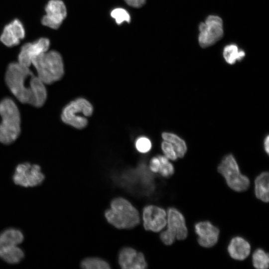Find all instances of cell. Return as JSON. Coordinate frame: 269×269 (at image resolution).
<instances>
[{"mask_svg":"<svg viewBox=\"0 0 269 269\" xmlns=\"http://www.w3.org/2000/svg\"><path fill=\"white\" fill-rule=\"evenodd\" d=\"M5 78L10 91L20 102L37 107L45 103L47 97L45 84L29 67L18 62L11 63Z\"/></svg>","mask_w":269,"mask_h":269,"instance_id":"6da1fadb","label":"cell"},{"mask_svg":"<svg viewBox=\"0 0 269 269\" xmlns=\"http://www.w3.org/2000/svg\"><path fill=\"white\" fill-rule=\"evenodd\" d=\"M105 215L109 223L120 229L133 228L140 222L137 210L129 201L122 197L112 201L111 208L106 211Z\"/></svg>","mask_w":269,"mask_h":269,"instance_id":"7a4b0ae2","label":"cell"},{"mask_svg":"<svg viewBox=\"0 0 269 269\" xmlns=\"http://www.w3.org/2000/svg\"><path fill=\"white\" fill-rule=\"evenodd\" d=\"M37 76L44 84H49L60 80L64 72L60 54L55 50L47 51L33 59L31 62Z\"/></svg>","mask_w":269,"mask_h":269,"instance_id":"3957f363","label":"cell"},{"mask_svg":"<svg viewBox=\"0 0 269 269\" xmlns=\"http://www.w3.org/2000/svg\"><path fill=\"white\" fill-rule=\"evenodd\" d=\"M0 142L9 144L18 137L20 131V117L18 109L13 100L4 98L0 102Z\"/></svg>","mask_w":269,"mask_h":269,"instance_id":"277c9868","label":"cell"},{"mask_svg":"<svg viewBox=\"0 0 269 269\" xmlns=\"http://www.w3.org/2000/svg\"><path fill=\"white\" fill-rule=\"evenodd\" d=\"M91 103L84 98H78L68 104L63 109L61 120L65 124L77 129L85 128L88 121L87 117L93 112Z\"/></svg>","mask_w":269,"mask_h":269,"instance_id":"5b68a950","label":"cell"},{"mask_svg":"<svg viewBox=\"0 0 269 269\" xmlns=\"http://www.w3.org/2000/svg\"><path fill=\"white\" fill-rule=\"evenodd\" d=\"M217 170L232 190L243 192L249 187L250 181L249 178L241 173L236 159L232 154H228L223 157L218 166Z\"/></svg>","mask_w":269,"mask_h":269,"instance_id":"8992f818","label":"cell"},{"mask_svg":"<svg viewBox=\"0 0 269 269\" xmlns=\"http://www.w3.org/2000/svg\"><path fill=\"white\" fill-rule=\"evenodd\" d=\"M198 42L203 48L211 46L220 40L224 34L223 23L218 15H210L199 25Z\"/></svg>","mask_w":269,"mask_h":269,"instance_id":"52a82bcc","label":"cell"},{"mask_svg":"<svg viewBox=\"0 0 269 269\" xmlns=\"http://www.w3.org/2000/svg\"><path fill=\"white\" fill-rule=\"evenodd\" d=\"M45 178L39 165L24 162L16 166L12 179L15 184L27 188L41 185Z\"/></svg>","mask_w":269,"mask_h":269,"instance_id":"ba28073f","label":"cell"},{"mask_svg":"<svg viewBox=\"0 0 269 269\" xmlns=\"http://www.w3.org/2000/svg\"><path fill=\"white\" fill-rule=\"evenodd\" d=\"M45 11L41 23L54 29L60 26L67 15L66 6L61 0H50L45 6Z\"/></svg>","mask_w":269,"mask_h":269,"instance_id":"9c48e42d","label":"cell"},{"mask_svg":"<svg viewBox=\"0 0 269 269\" xmlns=\"http://www.w3.org/2000/svg\"><path fill=\"white\" fill-rule=\"evenodd\" d=\"M50 44L49 39L45 37L25 43L21 46L18 54V62L29 67L34 58L48 50Z\"/></svg>","mask_w":269,"mask_h":269,"instance_id":"30bf717a","label":"cell"},{"mask_svg":"<svg viewBox=\"0 0 269 269\" xmlns=\"http://www.w3.org/2000/svg\"><path fill=\"white\" fill-rule=\"evenodd\" d=\"M166 213L161 207L148 205L143 209V227L146 230L158 232L166 225Z\"/></svg>","mask_w":269,"mask_h":269,"instance_id":"8fae6325","label":"cell"},{"mask_svg":"<svg viewBox=\"0 0 269 269\" xmlns=\"http://www.w3.org/2000/svg\"><path fill=\"white\" fill-rule=\"evenodd\" d=\"M194 230L198 236V243L201 246L211 248L218 242L220 230L210 222H197L194 225Z\"/></svg>","mask_w":269,"mask_h":269,"instance_id":"7c38bea8","label":"cell"},{"mask_svg":"<svg viewBox=\"0 0 269 269\" xmlns=\"http://www.w3.org/2000/svg\"><path fill=\"white\" fill-rule=\"evenodd\" d=\"M25 35L24 26L18 19H13L6 24L0 35V40L7 47L18 45Z\"/></svg>","mask_w":269,"mask_h":269,"instance_id":"4fadbf2b","label":"cell"},{"mask_svg":"<svg viewBox=\"0 0 269 269\" xmlns=\"http://www.w3.org/2000/svg\"><path fill=\"white\" fill-rule=\"evenodd\" d=\"M167 229L173 233L178 240L185 239L188 235L185 220L183 214L177 209L171 207L167 210Z\"/></svg>","mask_w":269,"mask_h":269,"instance_id":"5bb4252c","label":"cell"},{"mask_svg":"<svg viewBox=\"0 0 269 269\" xmlns=\"http://www.w3.org/2000/svg\"><path fill=\"white\" fill-rule=\"evenodd\" d=\"M119 263L121 268L124 269H144L147 266L143 254L130 247L121 251Z\"/></svg>","mask_w":269,"mask_h":269,"instance_id":"9a60e30c","label":"cell"},{"mask_svg":"<svg viewBox=\"0 0 269 269\" xmlns=\"http://www.w3.org/2000/svg\"><path fill=\"white\" fill-rule=\"evenodd\" d=\"M227 251L230 256L233 259L243 261L250 253L251 245L244 238L237 236L230 241Z\"/></svg>","mask_w":269,"mask_h":269,"instance_id":"2e32d148","label":"cell"},{"mask_svg":"<svg viewBox=\"0 0 269 269\" xmlns=\"http://www.w3.org/2000/svg\"><path fill=\"white\" fill-rule=\"evenodd\" d=\"M24 256V251L18 246L0 247V258L8 264H17Z\"/></svg>","mask_w":269,"mask_h":269,"instance_id":"e0dca14e","label":"cell"},{"mask_svg":"<svg viewBox=\"0 0 269 269\" xmlns=\"http://www.w3.org/2000/svg\"><path fill=\"white\" fill-rule=\"evenodd\" d=\"M22 232L17 228H9L0 233V247L19 246L24 241Z\"/></svg>","mask_w":269,"mask_h":269,"instance_id":"ac0fdd59","label":"cell"},{"mask_svg":"<svg viewBox=\"0 0 269 269\" xmlns=\"http://www.w3.org/2000/svg\"><path fill=\"white\" fill-rule=\"evenodd\" d=\"M269 172L260 173L255 180V193L256 197L264 202H269Z\"/></svg>","mask_w":269,"mask_h":269,"instance_id":"d6986e66","label":"cell"},{"mask_svg":"<svg viewBox=\"0 0 269 269\" xmlns=\"http://www.w3.org/2000/svg\"><path fill=\"white\" fill-rule=\"evenodd\" d=\"M161 136L163 140L173 145L178 157L182 158L184 156L187 150V144L184 140L177 134L170 132L162 133Z\"/></svg>","mask_w":269,"mask_h":269,"instance_id":"ffe728a7","label":"cell"},{"mask_svg":"<svg viewBox=\"0 0 269 269\" xmlns=\"http://www.w3.org/2000/svg\"><path fill=\"white\" fill-rule=\"evenodd\" d=\"M245 55V52L235 44L225 46L223 51V56L225 61L230 65H233L237 61H241Z\"/></svg>","mask_w":269,"mask_h":269,"instance_id":"44dd1931","label":"cell"},{"mask_svg":"<svg viewBox=\"0 0 269 269\" xmlns=\"http://www.w3.org/2000/svg\"><path fill=\"white\" fill-rule=\"evenodd\" d=\"M253 265L257 269H267L269 265V254L263 249H256L252 256Z\"/></svg>","mask_w":269,"mask_h":269,"instance_id":"7402d4cb","label":"cell"},{"mask_svg":"<svg viewBox=\"0 0 269 269\" xmlns=\"http://www.w3.org/2000/svg\"><path fill=\"white\" fill-rule=\"evenodd\" d=\"M81 266L86 269H108L110 267L104 260L98 258H88L83 260Z\"/></svg>","mask_w":269,"mask_h":269,"instance_id":"603a6c76","label":"cell"},{"mask_svg":"<svg viewBox=\"0 0 269 269\" xmlns=\"http://www.w3.org/2000/svg\"><path fill=\"white\" fill-rule=\"evenodd\" d=\"M160 162V166L158 172L164 177H169L174 172V168L173 164L164 155H158Z\"/></svg>","mask_w":269,"mask_h":269,"instance_id":"cb8c5ba5","label":"cell"},{"mask_svg":"<svg viewBox=\"0 0 269 269\" xmlns=\"http://www.w3.org/2000/svg\"><path fill=\"white\" fill-rule=\"evenodd\" d=\"M110 14L118 25L124 22L129 23L131 21V16L129 13L124 8L121 7L114 8L111 11Z\"/></svg>","mask_w":269,"mask_h":269,"instance_id":"d4e9b609","label":"cell"},{"mask_svg":"<svg viewBox=\"0 0 269 269\" xmlns=\"http://www.w3.org/2000/svg\"><path fill=\"white\" fill-rule=\"evenodd\" d=\"M135 146L138 152L145 153L150 150L152 144L148 137L142 136L137 138L135 142Z\"/></svg>","mask_w":269,"mask_h":269,"instance_id":"484cf974","label":"cell"},{"mask_svg":"<svg viewBox=\"0 0 269 269\" xmlns=\"http://www.w3.org/2000/svg\"><path fill=\"white\" fill-rule=\"evenodd\" d=\"M161 149L168 159L176 160L178 158L173 145L169 142L163 140L161 143Z\"/></svg>","mask_w":269,"mask_h":269,"instance_id":"4316f807","label":"cell"},{"mask_svg":"<svg viewBox=\"0 0 269 269\" xmlns=\"http://www.w3.org/2000/svg\"><path fill=\"white\" fill-rule=\"evenodd\" d=\"M160 238L165 245H171L174 243L176 237L173 233L166 229L161 233Z\"/></svg>","mask_w":269,"mask_h":269,"instance_id":"83f0119b","label":"cell"},{"mask_svg":"<svg viewBox=\"0 0 269 269\" xmlns=\"http://www.w3.org/2000/svg\"><path fill=\"white\" fill-rule=\"evenodd\" d=\"M160 166V162L158 156L153 157L149 162V169L154 172L157 173L159 171Z\"/></svg>","mask_w":269,"mask_h":269,"instance_id":"f1b7e54d","label":"cell"},{"mask_svg":"<svg viewBox=\"0 0 269 269\" xmlns=\"http://www.w3.org/2000/svg\"><path fill=\"white\" fill-rule=\"evenodd\" d=\"M129 5L134 7L142 6L145 3V0H124Z\"/></svg>","mask_w":269,"mask_h":269,"instance_id":"f546056e","label":"cell"},{"mask_svg":"<svg viewBox=\"0 0 269 269\" xmlns=\"http://www.w3.org/2000/svg\"><path fill=\"white\" fill-rule=\"evenodd\" d=\"M264 149L266 153L268 155L269 153V136L267 134L265 137L263 142Z\"/></svg>","mask_w":269,"mask_h":269,"instance_id":"4dcf8cb0","label":"cell"}]
</instances>
